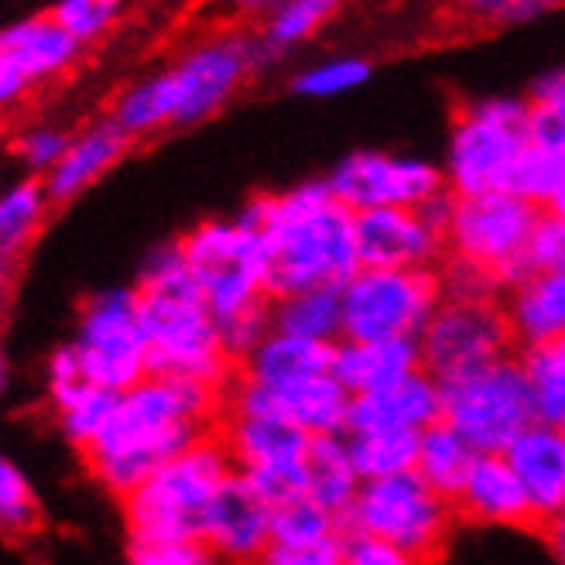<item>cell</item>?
Listing matches in <instances>:
<instances>
[{
  "label": "cell",
  "instance_id": "obj_23",
  "mask_svg": "<svg viewBox=\"0 0 565 565\" xmlns=\"http://www.w3.org/2000/svg\"><path fill=\"white\" fill-rule=\"evenodd\" d=\"M422 371V356L415 340H337L332 343V367L350 394L381 391L387 384L405 381Z\"/></svg>",
  "mask_w": 565,
  "mask_h": 565
},
{
  "label": "cell",
  "instance_id": "obj_27",
  "mask_svg": "<svg viewBox=\"0 0 565 565\" xmlns=\"http://www.w3.org/2000/svg\"><path fill=\"white\" fill-rule=\"evenodd\" d=\"M271 329L319 343H337L343 337L340 285H316L271 298Z\"/></svg>",
  "mask_w": 565,
  "mask_h": 565
},
{
  "label": "cell",
  "instance_id": "obj_15",
  "mask_svg": "<svg viewBox=\"0 0 565 565\" xmlns=\"http://www.w3.org/2000/svg\"><path fill=\"white\" fill-rule=\"evenodd\" d=\"M360 268H436L446 234L418 206H381L353 213Z\"/></svg>",
  "mask_w": 565,
  "mask_h": 565
},
{
  "label": "cell",
  "instance_id": "obj_9",
  "mask_svg": "<svg viewBox=\"0 0 565 565\" xmlns=\"http://www.w3.org/2000/svg\"><path fill=\"white\" fill-rule=\"evenodd\" d=\"M439 418L477 452H504L535 422L514 353L480 371L439 381Z\"/></svg>",
  "mask_w": 565,
  "mask_h": 565
},
{
  "label": "cell",
  "instance_id": "obj_16",
  "mask_svg": "<svg viewBox=\"0 0 565 565\" xmlns=\"http://www.w3.org/2000/svg\"><path fill=\"white\" fill-rule=\"evenodd\" d=\"M452 514L462 524L539 531V514L531 508L504 452L473 456L467 477H462V487L452 497Z\"/></svg>",
  "mask_w": 565,
  "mask_h": 565
},
{
  "label": "cell",
  "instance_id": "obj_50",
  "mask_svg": "<svg viewBox=\"0 0 565 565\" xmlns=\"http://www.w3.org/2000/svg\"><path fill=\"white\" fill-rule=\"evenodd\" d=\"M285 0H223V8L241 21H264Z\"/></svg>",
  "mask_w": 565,
  "mask_h": 565
},
{
  "label": "cell",
  "instance_id": "obj_49",
  "mask_svg": "<svg viewBox=\"0 0 565 565\" xmlns=\"http://www.w3.org/2000/svg\"><path fill=\"white\" fill-rule=\"evenodd\" d=\"M524 99H527V107H562L565 110V73H562V65L542 70L535 79H531Z\"/></svg>",
  "mask_w": 565,
  "mask_h": 565
},
{
  "label": "cell",
  "instance_id": "obj_47",
  "mask_svg": "<svg viewBox=\"0 0 565 565\" xmlns=\"http://www.w3.org/2000/svg\"><path fill=\"white\" fill-rule=\"evenodd\" d=\"M343 539V565H418L412 555L371 535H340Z\"/></svg>",
  "mask_w": 565,
  "mask_h": 565
},
{
  "label": "cell",
  "instance_id": "obj_51",
  "mask_svg": "<svg viewBox=\"0 0 565 565\" xmlns=\"http://www.w3.org/2000/svg\"><path fill=\"white\" fill-rule=\"evenodd\" d=\"M28 93H31V89H28L21 79H14V76H8V73H0V114L11 110L14 104H21V99H24Z\"/></svg>",
  "mask_w": 565,
  "mask_h": 565
},
{
  "label": "cell",
  "instance_id": "obj_10",
  "mask_svg": "<svg viewBox=\"0 0 565 565\" xmlns=\"http://www.w3.org/2000/svg\"><path fill=\"white\" fill-rule=\"evenodd\" d=\"M73 350L86 381L117 394L151 374L135 285L99 288L86 298L79 306Z\"/></svg>",
  "mask_w": 565,
  "mask_h": 565
},
{
  "label": "cell",
  "instance_id": "obj_46",
  "mask_svg": "<svg viewBox=\"0 0 565 565\" xmlns=\"http://www.w3.org/2000/svg\"><path fill=\"white\" fill-rule=\"evenodd\" d=\"M83 381H86V374L79 367V356H76L73 343L55 347L52 356H49V363H45V394H49V405H55L58 397L76 391Z\"/></svg>",
  "mask_w": 565,
  "mask_h": 565
},
{
  "label": "cell",
  "instance_id": "obj_28",
  "mask_svg": "<svg viewBox=\"0 0 565 565\" xmlns=\"http://www.w3.org/2000/svg\"><path fill=\"white\" fill-rule=\"evenodd\" d=\"M514 360L521 367L531 415L542 425H565V340L518 347Z\"/></svg>",
  "mask_w": 565,
  "mask_h": 565
},
{
  "label": "cell",
  "instance_id": "obj_18",
  "mask_svg": "<svg viewBox=\"0 0 565 565\" xmlns=\"http://www.w3.org/2000/svg\"><path fill=\"white\" fill-rule=\"evenodd\" d=\"M83 52L86 49L49 11L0 28V73L21 79L28 89L65 76Z\"/></svg>",
  "mask_w": 565,
  "mask_h": 565
},
{
  "label": "cell",
  "instance_id": "obj_11",
  "mask_svg": "<svg viewBox=\"0 0 565 565\" xmlns=\"http://www.w3.org/2000/svg\"><path fill=\"white\" fill-rule=\"evenodd\" d=\"M439 302L431 268H356L340 285V340H415Z\"/></svg>",
  "mask_w": 565,
  "mask_h": 565
},
{
  "label": "cell",
  "instance_id": "obj_54",
  "mask_svg": "<svg viewBox=\"0 0 565 565\" xmlns=\"http://www.w3.org/2000/svg\"><path fill=\"white\" fill-rule=\"evenodd\" d=\"M0 329H4V306H0Z\"/></svg>",
  "mask_w": 565,
  "mask_h": 565
},
{
  "label": "cell",
  "instance_id": "obj_14",
  "mask_svg": "<svg viewBox=\"0 0 565 565\" xmlns=\"http://www.w3.org/2000/svg\"><path fill=\"white\" fill-rule=\"evenodd\" d=\"M326 185L350 213H363L381 206H422L446 189V179L431 158L360 148L332 164Z\"/></svg>",
  "mask_w": 565,
  "mask_h": 565
},
{
  "label": "cell",
  "instance_id": "obj_33",
  "mask_svg": "<svg viewBox=\"0 0 565 565\" xmlns=\"http://www.w3.org/2000/svg\"><path fill=\"white\" fill-rule=\"evenodd\" d=\"M343 0H285L268 18L260 21V39L278 55L309 45L340 18Z\"/></svg>",
  "mask_w": 565,
  "mask_h": 565
},
{
  "label": "cell",
  "instance_id": "obj_31",
  "mask_svg": "<svg viewBox=\"0 0 565 565\" xmlns=\"http://www.w3.org/2000/svg\"><path fill=\"white\" fill-rule=\"evenodd\" d=\"M306 470H309L306 497H312L319 508L340 518L360 490V480L347 456V436H312L306 452Z\"/></svg>",
  "mask_w": 565,
  "mask_h": 565
},
{
  "label": "cell",
  "instance_id": "obj_29",
  "mask_svg": "<svg viewBox=\"0 0 565 565\" xmlns=\"http://www.w3.org/2000/svg\"><path fill=\"white\" fill-rule=\"evenodd\" d=\"M477 449L459 436L456 428H449L443 418L431 422L428 428L418 431V456H415V473L422 477L425 487H431L439 497L452 504L456 490L462 487L470 462Z\"/></svg>",
  "mask_w": 565,
  "mask_h": 565
},
{
  "label": "cell",
  "instance_id": "obj_25",
  "mask_svg": "<svg viewBox=\"0 0 565 565\" xmlns=\"http://www.w3.org/2000/svg\"><path fill=\"white\" fill-rule=\"evenodd\" d=\"M329 367H332V343L268 329L264 340L241 360L237 374H244L264 387H281V384L302 381L312 374H326Z\"/></svg>",
  "mask_w": 565,
  "mask_h": 565
},
{
  "label": "cell",
  "instance_id": "obj_24",
  "mask_svg": "<svg viewBox=\"0 0 565 565\" xmlns=\"http://www.w3.org/2000/svg\"><path fill=\"white\" fill-rule=\"evenodd\" d=\"M268 405L275 415L288 418L309 436H343L350 391L326 371L281 387H268Z\"/></svg>",
  "mask_w": 565,
  "mask_h": 565
},
{
  "label": "cell",
  "instance_id": "obj_21",
  "mask_svg": "<svg viewBox=\"0 0 565 565\" xmlns=\"http://www.w3.org/2000/svg\"><path fill=\"white\" fill-rule=\"evenodd\" d=\"M439 381L415 371L405 381L387 384L381 391L350 394L347 408V436L350 431H384V428H412L422 431L439 422Z\"/></svg>",
  "mask_w": 565,
  "mask_h": 565
},
{
  "label": "cell",
  "instance_id": "obj_41",
  "mask_svg": "<svg viewBox=\"0 0 565 565\" xmlns=\"http://www.w3.org/2000/svg\"><path fill=\"white\" fill-rule=\"evenodd\" d=\"M462 21L487 31H511L545 21L562 11V0H456Z\"/></svg>",
  "mask_w": 565,
  "mask_h": 565
},
{
  "label": "cell",
  "instance_id": "obj_52",
  "mask_svg": "<svg viewBox=\"0 0 565 565\" xmlns=\"http://www.w3.org/2000/svg\"><path fill=\"white\" fill-rule=\"evenodd\" d=\"M14 278H18V264L0 260V306H8V298L14 291Z\"/></svg>",
  "mask_w": 565,
  "mask_h": 565
},
{
  "label": "cell",
  "instance_id": "obj_1",
  "mask_svg": "<svg viewBox=\"0 0 565 565\" xmlns=\"http://www.w3.org/2000/svg\"><path fill=\"white\" fill-rule=\"evenodd\" d=\"M223 391L189 377L148 374L117 394L104 431L83 452L89 473L124 497L151 470L169 462L216 428Z\"/></svg>",
  "mask_w": 565,
  "mask_h": 565
},
{
  "label": "cell",
  "instance_id": "obj_8",
  "mask_svg": "<svg viewBox=\"0 0 565 565\" xmlns=\"http://www.w3.org/2000/svg\"><path fill=\"white\" fill-rule=\"evenodd\" d=\"M185 268L213 319H230L271 302L264 281V244L254 226L234 220H203L179 237Z\"/></svg>",
  "mask_w": 565,
  "mask_h": 565
},
{
  "label": "cell",
  "instance_id": "obj_42",
  "mask_svg": "<svg viewBox=\"0 0 565 565\" xmlns=\"http://www.w3.org/2000/svg\"><path fill=\"white\" fill-rule=\"evenodd\" d=\"M521 260L527 275L539 271H565V213L555 210H539L535 223H531Z\"/></svg>",
  "mask_w": 565,
  "mask_h": 565
},
{
  "label": "cell",
  "instance_id": "obj_3",
  "mask_svg": "<svg viewBox=\"0 0 565 565\" xmlns=\"http://www.w3.org/2000/svg\"><path fill=\"white\" fill-rule=\"evenodd\" d=\"M135 291L151 374L189 377L216 391L234 381L237 363L220 343L216 319L185 268L179 241L158 244L145 257Z\"/></svg>",
  "mask_w": 565,
  "mask_h": 565
},
{
  "label": "cell",
  "instance_id": "obj_12",
  "mask_svg": "<svg viewBox=\"0 0 565 565\" xmlns=\"http://www.w3.org/2000/svg\"><path fill=\"white\" fill-rule=\"evenodd\" d=\"M539 210L511 189H490L473 195H452L446 223V250L473 257L497 275V285L511 288L527 278L521 247Z\"/></svg>",
  "mask_w": 565,
  "mask_h": 565
},
{
  "label": "cell",
  "instance_id": "obj_39",
  "mask_svg": "<svg viewBox=\"0 0 565 565\" xmlns=\"http://www.w3.org/2000/svg\"><path fill=\"white\" fill-rule=\"evenodd\" d=\"M130 0H52L49 14L86 49L104 42L124 24Z\"/></svg>",
  "mask_w": 565,
  "mask_h": 565
},
{
  "label": "cell",
  "instance_id": "obj_40",
  "mask_svg": "<svg viewBox=\"0 0 565 565\" xmlns=\"http://www.w3.org/2000/svg\"><path fill=\"white\" fill-rule=\"evenodd\" d=\"M431 275H436L443 302H493V298H501L497 275L473 257L446 250Z\"/></svg>",
  "mask_w": 565,
  "mask_h": 565
},
{
  "label": "cell",
  "instance_id": "obj_13",
  "mask_svg": "<svg viewBox=\"0 0 565 565\" xmlns=\"http://www.w3.org/2000/svg\"><path fill=\"white\" fill-rule=\"evenodd\" d=\"M415 343L422 371L436 381L480 371L487 363L514 353L501 298H493V302H439Z\"/></svg>",
  "mask_w": 565,
  "mask_h": 565
},
{
  "label": "cell",
  "instance_id": "obj_48",
  "mask_svg": "<svg viewBox=\"0 0 565 565\" xmlns=\"http://www.w3.org/2000/svg\"><path fill=\"white\" fill-rule=\"evenodd\" d=\"M527 145L565 151V110L562 107H527Z\"/></svg>",
  "mask_w": 565,
  "mask_h": 565
},
{
  "label": "cell",
  "instance_id": "obj_32",
  "mask_svg": "<svg viewBox=\"0 0 565 565\" xmlns=\"http://www.w3.org/2000/svg\"><path fill=\"white\" fill-rule=\"evenodd\" d=\"M347 436V431H343ZM347 456L356 480H381L415 470L418 431L412 428H384V431H350Z\"/></svg>",
  "mask_w": 565,
  "mask_h": 565
},
{
  "label": "cell",
  "instance_id": "obj_20",
  "mask_svg": "<svg viewBox=\"0 0 565 565\" xmlns=\"http://www.w3.org/2000/svg\"><path fill=\"white\" fill-rule=\"evenodd\" d=\"M511 470L518 473L539 527L565 514V431L531 422L521 436L504 449Z\"/></svg>",
  "mask_w": 565,
  "mask_h": 565
},
{
  "label": "cell",
  "instance_id": "obj_4",
  "mask_svg": "<svg viewBox=\"0 0 565 565\" xmlns=\"http://www.w3.org/2000/svg\"><path fill=\"white\" fill-rule=\"evenodd\" d=\"M230 473H234V462L216 431L161 462L135 490L120 497L130 542L199 539V521H203L210 497Z\"/></svg>",
  "mask_w": 565,
  "mask_h": 565
},
{
  "label": "cell",
  "instance_id": "obj_36",
  "mask_svg": "<svg viewBox=\"0 0 565 565\" xmlns=\"http://www.w3.org/2000/svg\"><path fill=\"white\" fill-rule=\"evenodd\" d=\"M45 524L42 501L31 480L14 467V459L0 452V535L8 542L35 539Z\"/></svg>",
  "mask_w": 565,
  "mask_h": 565
},
{
  "label": "cell",
  "instance_id": "obj_22",
  "mask_svg": "<svg viewBox=\"0 0 565 565\" xmlns=\"http://www.w3.org/2000/svg\"><path fill=\"white\" fill-rule=\"evenodd\" d=\"M514 350L565 340V271H539L501 291Z\"/></svg>",
  "mask_w": 565,
  "mask_h": 565
},
{
  "label": "cell",
  "instance_id": "obj_35",
  "mask_svg": "<svg viewBox=\"0 0 565 565\" xmlns=\"http://www.w3.org/2000/svg\"><path fill=\"white\" fill-rule=\"evenodd\" d=\"M114 408H117V391L96 387L89 381H83L76 391H70L52 405L65 443H70L73 449H79V452H86L93 446V439L110 422Z\"/></svg>",
  "mask_w": 565,
  "mask_h": 565
},
{
  "label": "cell",
  "instance_id": "obj_5",
  "mask_svg": "<svg viewBox=\"0 0 565 565\" xmlns=\"http://www.w3.org/2000/svg\"><path fill=\"white\" fill-rule=\"evenodd\" d=\"M281 55L260 39V31H213L195 39L169 65H161L172 93V127H199L220 117L241 89L268 73Z\"/></svg>",
  "mask_w": 565,
  "mask_h": 565
},
{
  "label": "cell",
  "instance_id": "obj_26",
  "mask_svg": "<svg viewBox=\"0 0 565 565\" xmlns=\"http://www.w3.org/2000/svg\"><path fill=\"white\" fill-rule=\"evenodd\" d=\"M49 213H52V199L42 179L24 175L8 189H0V260L21 264L31 244L42 237Z\"/></svg>",
  "mask_w": 565,
  "mask_h": 565
},
{
  "label": "cell",
  "instance_id": "obj_19",
  "mask_svg": "<svg viewBox=\"0 0 565 565\" xmlns=\"http://www.w3.org/2000/svg\"><path fill=\"white\" fill-rule=\"evenodd\" d=\"M130 145L135 141H130L110 117L93 120L83 130H76V135H70V145H65L62 158L42 175V185L52 199V206H65V203H73V199L86 195L99 179H107L127 158Z\"/></svg>",
  "mask_w": 565,
  "mask_h": 565
},
{
  "label": "cell",
  "instance_id": "obj_2",
  "mask_svg": "<svg viewBox=\"0 0 565 565\" xmlns=\"http://www.w3.org/2000/svg\"><path fill=\"white\" fill-rule=\"evenodd\" d=\"M237 220L260 234L271 298L316 285H343L360 268L353 213L329 192L326 179L257 192Z\"/></svg>",
  "mask_w": 565,
  "mask_h": 565
},
{
  "label": "cell",
  "instance_id": "obj_44",
  "mask_svg": "<svg viewBox=\"0 0 565 565\" xmlns=\"http://www.w3.org/2000/svg\"><path fill=\"white\" fill-rule=\"evenodd\" d=\"M65 145H70V130H62L55 124H35L18 138L14 151H18V161L24 164V172L42 179L52 164L62 158Z\"/></svg>",
  "mask_w": 565,
  "mask_h": 565
},
{
  "label": "cell",
  "instance_id": "obj_43",
  "mask_svg": "<svg viewBox=\"0 0 565 565\" xmlns=\"http://www.w3.org/2000/svg\"><path fill=\"white\" fill-rule=\"evenodd\" d=\"M130 565H216L213 548L203 539H151L127 545Z\"/></svg>",
  "mask_w": 565,
  "mask_h": 565
},
{
  "label": "cell",
  "instance_id": "obj_53",
  "mask_svg": "<svg viewBox=\"0 0 565 565\" xmlns=\"http://www.w3.org/2000/svg\"><path fill=\"white\" fill-rule=\"evenodd\" d=\"M8 387H11V363H8V353L0 350V402H4Z\"/></svg>",
  "mask_w": 565,
  "mask_h": 565
},
{
  "label": "cell",
  "instance_id": "obj_38",
  "mask_svg": "<svg viewBox=\"0 0 565 565\" xmlns=\"http://www.w3.org/2000/svg\"><path fill=\"white\" fill-rule=\"evenodd\" d=\"M340 539V518L319 508L312 497H295V501L271 508L268 542L275 545H319Z\"/></svg>",
  "mask_w": 565,
  "mask_h": 565
},
{
  "label": "cell",
  "instance_id": "obj_6",
  "mask_svg": "<svg viewBox=\"0 0 565 565\" xmlns=\"http://www.w3.org/2000/svg\"><path fill=\"white\" fill-rule=\"evenodd\" d=\"M456 527L446 497L422 483L415 470L363 480L353 504L340 514V535H371L412 555L418 565H436Z\"/></svg>",
  "mask_w": 565,
  "mask_h": 565
},
{
  "label": "cell",
  "instance_id": "obj_37",
  "mask_svg": "<svg viewBox=\"0 0 565 565\" xmlns=\"http://www.w3.org/2000/svg\"><path fill=\"white\" fill-rule=\"evenodd\" d=\"M374 76V62L363 58V55H329L319 58L306 70H298L291 76V89L298 96H309V99H337L347 96L360 86H367Z\"/></svg>",
  "mask_w": 565,
  "mask_h": 565
},
{
  "label": "cell",
  "instance_id": "obj_30",
  "mask_svg": "<svg viewBox=\"0 0 565 565\" xmlns=\"http://www.w3.org/2000/svg\"><path fill=\"white\" fill-rule=\"evenodd\" d=\"M110 120L130 141H148L164 135L172 127V93L164 70L145 73L141 79L127 83L114 99Z\"/></svg>",
  "mask_w": 565,
  "mask_h": 565
},
{
  "label": "cell",
  "instance_id": "obj_17",
  "mask_svg": "<svg viewBox=\"0 0 565 565\" xmlns=\"http://www.w3.org/2000/svg\"><path fill=\"white\" fill-rule=\"evenodd\" d=\"M268 527H271V508L234 470L210 497L203 521H199V539L213 548L216 558L250 565L264 552V545H268Z\"/></svg>",
  "mask_w": 565,
  "mask_h": 565
},
{
  "label": "cell",
  "instance_id": "obj_34",
  "mask_svg": "<svg viewBox=\"0 0 565 565\" xmlns=\"http://www.w3.org/2000/svg\"><path fill=\"white\" fill-rule=\"evenodd\" d=\"M508 189L535 210L565 213V151L524 145Z\"/></svg>",
  "mask_w": 565,
  "mask_h": 565
},
{
  "label": "cell",
  "instance_id": "obj_45",
  "mask_svg": "<svg viewBox=\"0 0 565 565\" xmlns=\"http://www.w3.org/2000/svg\"><path fill=\"white\" fill-rule=\"evenodd\" d=\"M250 565H343V539L319 545H275L268 542Z\"/></svg>",
  "mask_w": 565,
  "mask_h": 565
},
{
  "label": "cell",
  "instance_id": "obj_7",
  "mask_svg": "<svg viewBox=\"0 0 565 565\" xmlns=\"http://www.w3.org/2000/svg\"><path fill=\"white\" fill-rule=\"evenodd\" d=\"M527 145V99L493 93L462 104L452 114L443 158V179L452 195L508 189Z\"/></svg>",
  "mask_w": 565,
  "mask_h": 565
}]
</instances>
